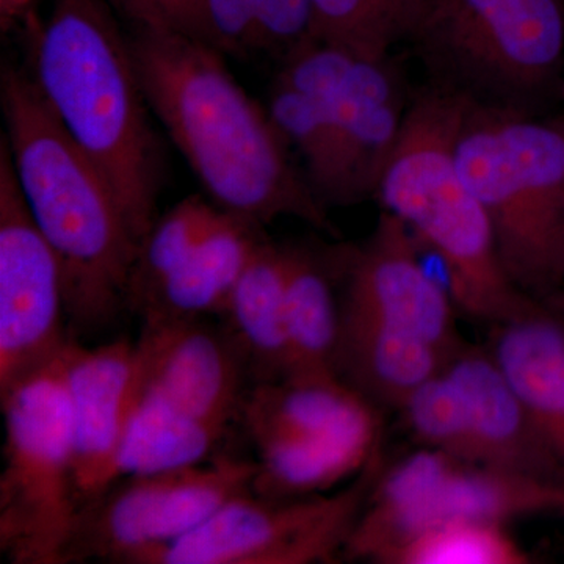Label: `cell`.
Here are the masks:
<instances>
[{"mask_svg": "<svg viewBox=\"0 0 564 564\" xmlns=\"http://www.w3.org/2000/svg\"><path fill=\"white\" fill-rule=\"evenodd\" d=\"M463 181L525 293L564 276V118L470 101L455 143Z\"/></svg>", "mask_w": 564, "mask_h": 564, "instance_id": "5", "label": "cell"}, {"mask_svg": "<svg viewBox=\"0 0 564 564\" xmlns=\"http://www.w3.org/2000/svg\"><path fill=\"white\" fill-rule=\"evenodd\" d=\"M340 317L337 375L370 403L402 410L447 362L448 356L419 334L343 307Z\"/></svg>", "mask_w": 564, "mask_h": 564, "instance_id": "18", "label": "cell"}, {"mask_svg": "<svg viewBox=\"0 0 564 564\" xmlns=\"http://www.w3.org/2000/svg\"><path fill=\"white\" fill-rule=\"evenodd\" d=\"M73 430L80 511L120 478V452L137 391L135 344L82 347L70 337L61 355Z\"/></svg>", "mask_w": 564, "mask_h": 564, "instance_id": "15", "label": "cell"}, {"mask_svg": "<svg viewBox=\"0 0 564 564\" xmlns=\"http://www.w3.org/2000/svg\"><path fill=\"white\" fill-rule=\"evenodd\" d=\"M378 440L358 436H289L256 444L252 491L267 497H304L326 491L359 474L377 454Z\"/></svg>", "mask_w": 564, "mask_h": 564, "instance_id": "23", "label": "cell"}, {"mask_svg": "<svg viewBox=\"0 0 564 564\" xmlns=\"http://www.w3.org/2000/svg\"><path fill=\"white\" fill-rule=\"evenodd\" d=\"M413 41L474 101L538 115L564 98V0H430Z\"/></svg>", "mask_w": 564, "mask_h": 564, "instance_id": "6", "label": "cell"}, {"mask_svg": "<svg viewBox=\"0 0 564 564\" xmlns=\"http://www.w3.org/2000/svg\"><path fill=\"white\" fill-rule=\"evenodd\" d=\"M311 39L366 61L384 62L397 44L413 41L430 0H311Z\"/></svg>", "mask_w": 564, "mask_h": 564, "instance_id": "25", "label": "cell"}, {"mask_svg": "<svg viewBox=\"0 0 564 564\" xmlns=\"http://www.w3.org/2000/svg\"><path fill=\"white\" fill-rule=\"evenodd\" d=\"M261 51L284 57L293 47L311 39V0H254Z\"/></svg>", "mask_w": 564, "mask_h": 564, "instance_id": "30", "label": "cell"}, {"mask_svg": "<svg viewBox=\"0 0 564 564\" xmlns=\"http://www.w3.org/2000/svg\"><path fill=\"white\" fill-rule=\"evenodd\" d=\"M381 456L334 496L234 497L192 533L148 556L144 564H311L334 562L361 518Z\"/></svg>", "mask_w": 564, "mask_h": 564, "instance_id": "9", "label": "cell"}, {"mask_svg": "<svg viewBox=\"0 0 564 564\" xmlns=\"http://www.w3.org/2000/svg\"><path fill=\"white\" fill-rule=\"evenodd\" d=\"M131 28L165 29L209 41L220 47L212 28L206 0H110ZM223 51V50H221Z\"/></svg>", "mask_w": 564, "mask_h": 564, "instance_id": "29", "label": "cell"}, {"mask_svg": "<svg viewBox=\"0 0 564 564\" xmlns=\"http://www.w3.org/2000/svg\"><path fill=\"white\" fill-rule=\"evenodd\" d=\"M226 430L137 384L122 436L120 477L204 463L214 454Z\"/></svg>", "mask_w": 564, "mask_h": 564, "instance_id": "22", "label": "cell"}, {"mask_svg": "<svg viewBox=\"0 0 564 564\" xmlns=\"http://www.w3.org/2000/svg\"><path fill=\"white\" fill-rule=\"evenodd\" d=\"M0 404V552L13 564H68L80 507L61 358L14 381Z\"/></svg>", "mask_w": 564, "mask_h": 564, "instance_id": "7", "label": "cell"}, {"mask_svg": "<svg viewBox=\"0 0 564 564\" xmlns=\"http://www.w3.org/2000/svg\"><path fill=\"white\" fill-rule=\"evenodd\" d=\"M494 361L564 475V328L541 310L494 329Z\"/></svg>", "mask_w": 564, "mask_h": 564, "instance_id": "19", "label": "cell"}, {"mask_svg": "<svg viewBox=\"0 0 564 564\" xmlns=\"http://www.w3.org/2000/svg\"><path fill=\"white\" fill-rule=\"evenodd\" d=\"M261 225L226 212L180 269L163 282L139 313L144 321H195L221 315L237 282L265 242Z\"/></svg>", "mask_w": 564, "mask_h": 564, "instance_id": "20", "label": "cell"}, {"mask_svg": "<svg viewBox=\"0 0 564 564\" xmlns=\"http://www.w3.org/2000/svg\"><path fill=\"white\" fill-rule=\"evenodd\" d=\"M61 262L25 204L0 141V392L57 358L65 329Z\"/></svg>", "mask_w": 564, "mask_h": 564, "instance_id": "12", "label": "cell"}, {"mask_svg": "<svg viewBox=\"0 0 564 564\" xmlns=\"http://www.w3.org/2000/svg\"><path fill=\"white\" fill-rule=\"evenodd\" d=\"M128 35L148 106L215 206L259 225L292 217L332 228L269 110L240 87L220 47L165 29Z\"/></svg>", "mask_w": 564, "mask_h": 564, "instance_id": "1", "label": "cell"}, {"mask_svg": "<svg viewBox=\"0 0 564 564\" xmlns=\"http://www.w3.org/2000/svg\"><path fill=\"white\" fill-rule=\"evenodd\" d=\"M288 273L289 248L265 240L221 313L226 333L242 352L256 383L281 380L291 373L284 311Z\"/></svg>", "mask_w": 564, "mask_h": 564, "instance_id": "21", "label": "cell"}, {"mask_svg": "<svg viewBox=\"0 0 564 564\" xmlns=\"http://www.w3.org/2000/svg\"><path fill=\"white\" fill-rule=\"evenodd\" d=\"M32 17L33 0H0V28L3 33L24 29Z\"/></svg>", "mask_w": 564, "mask_h": 564, "instance_id": "32", "label": "cell"}, {"mask_svg": "<svg viewBox=\"0 0 564 564\" xmlns=\"http://www.w3.org/2000/svg\"><path fill=\"white\" fill-rule=\"evenodd\" d=\"M564 514V484L459 462L423 447L375 481L345 552L381 563L430 527L470 521L508 525L527 516Z\"/></svg>", "mask_w": 564, "mask_h": 564, "instance_id": "8", "label": "cell"}, {"mask_svg": "<svg viewBox=\"0 0 564 564\" xmlns=\"http://www.w3.org/2000/svg\"><path fill=\"white\" fill-rule=\"evenodd\" d=\"M110 0H52L33 14L28 73L63 131L106 177L141 243L158 218L163 154L133 63L128 32Z\"/></svg>", "mask_w": 564, "mask_h": 564, "instance_id": "2", "label": "cell"}, {"mask_svg": "<svg viewBox=\"0 0 564 564\" xmlns=\"http://www.w3.org/2000/svg\"><path fill=\"white\" fill-rule=\"evenodd\" d=\"M402 411L411 432L425 447L478 464L462 393L444 369L423 383Z\"/></svg>", "mask_w": 564, "mask_h": 564, "instance_id": "28", "label": "cell"}, {"mask_svg": "<svg viewBox=\"0 0 564 564\" xmlns=\"http://www.w3.org/2000/svg\"><path fill=\"white\" fill-rule=\"evenodd\" d=\"M285 329L292 375H337L340 302L328 269L310 251L289 248ZM339 377V375H337Z\"/></svg>", "mask_w": 564, "mask_h": 564, "instance_id": "24", "label": "cell"}, {"mask_svg": "<svg viewBox=\"0 0 564 564\" xmlns=\"http://www.w3.org/2000/svg\"><path fill=\"white\" fill-rule=\"evenodd\" d=\"M226 212L202 196H191L155 218L141 240L131 281L128 306L140 311L155 291L187 261L225 218Z\"/></svg>", "mask_w": 564, "mask_h": 564, "instance_id": "26", "label": "cell"}, {"mask_svg": "<svg viewBox=\"0 0 564 564\" xmlns=\"http://www.w3.org/2000/svg\"><path fill=\"white\" fill-rule=\"evenodd\" d=\"M334 265L343 274V310L419 334L448 358L463 347L455 304L423 270L413 232L391 212L380 215L362 247L339 252Z\"/></svg>", "mask_w": 564, "mask_h": 564, "instance_id": "13", "label": "cell"}, {"mask_svg": "<svg viewBox=\"0 0 564 564\" xmlns=\"http://www.w3.org/2000/svg\"><path fill=\"white\" fill-rule=\"evenodd\" d=\"M256 462L221 458L124 475L80 511L68 563L144 564L148 556L202 527L234 497L252 491Z\"/></svg>", "mask_w": 564, "mask_h": 564, "instance_id": "10", "label": "cell"}, {"mask_svg": "<svg viewBox=\"0 0 564 564\" xmlns=\"http://www.w3.org/2000/svg\"><path fill=\"white\" fill-rule=\"evenodd\" d=\"M470 101L437 82L417 93L375 196L443 259L456 310L496 326L540 307L505 270L491 221L456 166Z\"/></svg>", "mask_w": 564, "mask_h": 564, "instance_id": "4", "label": "cell"}, {"mask_svg": "<svg viewBox=\"0 0 564 564\" xmlns=\"http://www.w3.org/2000/svg\"><path fill=\"white\" fill-rule=\"evenodd\" d=\"M254 444L289 436H358L378 440L372 403L337 375H292L256 383L240 410Z\"/></svg>", "mask_w": 564, "mask_h": 564, "instance_id": "17", "label": "cell"}, {"mask_svg": "<svg viewBox=\"0 0 564 564\" xmlns=\"http://www.w3.org/2000/svg\"><path fill=\"white\" fill-rule=\"evenodd\" d=\"M281 61L276 80L317 98L328 118L337 161L334 204L377 195L411 102L391 63L366 61L314 39Z\"/></svg>", "mask_w": 564, "mask_h": 564, "instance_id": "11", "label": "cell"}, {"mask_svg": "<svg viewBox=\"0 0 564 564\" xmlns=\"http://www.w3.org/2000/svg\"><path fill=\"white\" fill-rule=\"evenodd\" d=\"M444 372L466 408L477 463L562 481V470L491 351L464 344Z\"/></svg>", "mask_w": 564, "mask_h": 564, "instance_id": "16", "label": "cell"}, {"mask_svg": "<svg viewBox=\"0 0 564 564\" xmlns=\"http://www.w3.org/2000/svg\"><path fill=\"white\" fill-rule=\"evenodd\" d=\"M137 384L228 429L240 414L248 369L225 328L195 321H144Z\"/></svg>", "mask_w": 564, "mask_h": 564, "instance_id": "14", "label": "cell"}, {"mask_svg": "<svg viewBox=\"0 0 564 564\" xmlns=\"http://www.w3.org/2000/svg\"><path fill=\"white\" fill-rule=\"evenodd\" d=\"M507 525L458 521L430 527L384 556L386 564H522Z\"/></svg>", "mask_w": 564, "mask_h": 564, "instance_id": "27", "label": "cell"}, {"mask_svg": "<svg viewBox=\"0 0 564 564\" xmlns=\"http://www.w3.org/2000/svg\"><path fill=\"white\" fill-rule=\"evenodd\" d=\"M206 7L225 54L261 51L254 0H206Z\"/></svg>", "mask_w": 564, "mask_h": 564, "instance_id": "31", "label": "cell"}, {"mask_svg": "<svg viewBox=\"0 0 564 564\" xmlns=\"http://www.w3.org/2000/svg\"><path fill=\"white\" fill-rule=\"evenodd\" d=\"M0 106L25 204L61 262L74 328L109 325L128 306L140 242L95 163L63 131L25 66L3 63Z\"/></svg>", "mask_w": 564, "mask_h": 564, "instance_id": "3", "label": "cell"}]
</instances>
